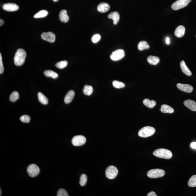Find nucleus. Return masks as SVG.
I'll use <instances>...</instances> for the list:
<instances>
[{
    "instance_id": "f257e3e1",
    "label": "nucleus",
    "mask_w": 196,
    "mask_h": 196,
    "mask_svg": "<svg viewBox=\"0 0 196 196\" xmlns=\"http://www.w3.org/2000/svg\"><path fill=\"white\" fill-rule=\"evenodd\" d=\"M27 54L25 51L21 48L18 49L14 58L15 64L17 66H22L25 61Z\"/></svg>"
},
{
    "instance_id": "f03ea898",
    "label": "nucleus",
    "mask_w": 196,
    "mask_h": 196,
    "mask_svg": "<svg viewBox=\"0 0 196 196\" xmlns=\"http://www.w3.org/2000/svg\"><path fill=\"white\" fill-rule=\"evenodd\" d=\"M153 154L157 157L165 159H171L173 156L172 153L165 149H159L154 151Z\"/></svg>"
},
{
    "instance_id": "7ed1b4c3",
    "label": "nucleus",
    "mask_w": 196,
    "mask_h": 196,
    "mask_svg": "<svg viewBox=\"0 0 196 196\" xmlns=\"http://www.w3.org/2000/svg\"><path fill=\"white\" fill-rule=\"evenodd\" d=\"M155 132V130L151 126H145L139 130L138 135L140 137L146 138L152 136Z\"/></svg>"
},
{
    "instance_id": "20e7f679",
    "label": "nucleus",
    "mask_w": 196,
    "mask_h": 196,
    "mask_svg": "<svg viewBox=\"0 0 196 196\" xmlns=\"http://www.w3.org/2000/svg\"><path fill=\"white\" fill-rule=\"evenodd\" d=\"M165 174V173L164 170L159 169H154L148 171L147 176L150 178H156L162 177Z\"/></svg>"
},
{
    "instance_id": "39448f33",
    "label": "nucleus",
    "mask_w": 196,
    "mask_h": 196,
    "mask_svg": "<svg viewBox=\"0 0 196 196\" xmlns=\"http://www.w3.org/2000/svg\"><path fill=\"white\" fill-rule=\"evenodd\" d=\"M118 174V170L117 167L113 166H110L107 167L105 171V175L109 179H114Z\"/></svg>"
},
{
    "instance_id": "423d86ee",
    "label": "nucleus",
    "mask_w": 196,
    "mask_h": 196,
    "mask_svg": "<svg viewBox=\"0 0 196 196\" xmlns=\"http://www.w3.org/2000/svg\"><path fill=\"white\" fill-rule=\"evenodd\" d=\"M191 0H177L173 4L171 8L174 10H177L187 6Z\"/></svg>"
},
{
    "instance_id": "0eeeda50",
    "label": "nucleus",
    "mask_w": 196,
    "mask_h": 196,
    "mask_svg": "<svg viewBox=\"0 0 196 196\" xmlns=\"http://www.w3.org/2000/svg\"><path fill=\"white\" fill-rule=\"evenodd\" d=\"M40 170L37 165L32 164L29 165L27 169V172L28 175L31 177H35L40 173Z\"/></svg>"
},
{
    "instance_id": "6e6552de",
    "label": "nucleus",
    "mask_w": 196,
    "mask_h": 196,
    "mask_svg": "<svg viewBox=\"0 0 196 196\" xmlns=\"http://www.w3.org/2000/svg\"><path fill=\"white\" fill-rule=\"evenodd\" d=\"M86 138L82 135L74 136L72 140L73 145L76 146L83 145L86 144Z\"/></svg>"
},
{
    "instance_id": "1a4fd4ad",
    "label": "nucleus",
    "mask_w": 196,
    "mask_h": 196,
    "mask_svg": "<svg viewBox=\"0 0 196 196\" xmlns=\"http://www.w3.org/2000/svg\"><path fill=\"white\" fill-rule=\"evenodd\" d=\"M125 56V52L123 50L118 49L116 50L112 53L110 55V58L112 60L118 61L122 59Z\"/></svg>"
},
{
    "instance_id": "9d476101",
    "label": "nucleus",
    "mask_w": 196,
    "mask_h": 196,
    "mask_svg": "<svg viewBox=\"0 0 196 196\" xmlns=\"http://www.w3.org/2000/svg\"><path fill=\"white\" fill-rule=\"evenodd\" d=\"M41 38L43 40L52 43L54 42L56 37L54 33L51 32H43L42 33Z\"/></svg>"
},
{
    "instance_id": "9b49d317",
    "label": "nucleus",
    "mask_w": 196,
    "mask_h": 196,
    "mask_svg": "<svg viewBox=\"0 0 196 196\" xmlns=\"http://www.w3.org/2000/svg\"><path fill=\"white\" fill-rule=\"evenodd\" d=\"M3 9L7 11H15L18 10L19 7L15 3H7L3 5Z\"/></svg>"
},
{
    "instance_id": "f8f14e48",
    "label": "nucleus",
    "mask_w": 196,
    "mask_h": 196,
    "mask_svg": "<svg viewBox=\"0 0 196 196\" xmlns=\"http://www.w3.org/2000/svg\"><path fill=\"white\" fill-rule=\"evenodd\" d=\"M177 87L181 91L185 92L190 93L192 92L193 90V88L190 85L183 84L178 83L177 85Z\"/></svg>"
},
{
    "instance_id": "ddd939ff",
    "label": "nucleus",
    "mask_w": 196,
    "mask_h": 196,
    "mask_svg": "<svg viewBox=\"0 0 196 196\" xmlns=\"http://www.w3.org/2000/svg\"><path fill=\"white\" fill-rule=\"evenodd\" d=\"M110 9L109 4L106 3L102 2L100 3L97 7L98 11L101 13H105L108 11Z\"/></svg>"
},
{
    "instance_id": "4468645a",
    "label": "nucleus",
    "mask_w": 196,
    "mask_h": 196,
    "mask_svg": "<svg viewBox=\"0 0 196 196\" xmlns=\"http://www.w3.org/2000/svg\"><path fill=\"white\" fill-rule=\"evenodd\" d=\"M184 104L188 108L193 111H196V102L191 100H187L184 102Z\"/></svg>"
},
{
    "instance_id": "2eb2a0df",
    "label": "nucleus",
    "mask_w": 196,
    "mask_h": 196,
    "mask_svg": "<svg viewBox=\"0 0 196 196\" xmlns=\"http://www.w3.org/2000/svg\"><path fill=\"white\" fill-rule=\"evenodd\" d=\"M108 18L112 19L113 21V24L116 25L119 21L120 19V14L118 12L114 11L109 13L108 15Z\"/></svg>"
},
{
    "instance_id": "dca6fc26",
    "label": "nucleus",
    "mask_w": 196,
    "mask_h": 196,
    "mask_svg": "<svg viewBox=\"0 0 196 196\" xmlns=\"http://www.w3.org/2000/svg\"><path fill=\"white\" fill-rule=\"evenodd\" d=\"M185 32V28L183 25H179L176 28L174 34L175 36L178 37H181L184 35Z\"/></svg>"
},
{
    "instance_id": "f3484780",
    "label": "nucleus",
    "mask_w": 196,
    "mask_h": 196,
    "mask_svg": "<svg viewBox=\"0 0 196 196\" xmlns=\"http://www.w3.org/2000/svg\"><path fill=\"white\" fill-rule=\"evenodd\" d=\"M75 92L74 90H71L69 91L65 97L64 102L66 104H69L72 101L75 96Z\"/></svg>"
},
{
    "instance_id": "a211bd4d",
    "label": "nucleus",
    "mask_w": 196,
    "mask_h": 196,
    "mask_svg": "<svg viewBox=\"0 0 196 196\" xmlns=\"http://www.w3.org/2000/svg\"><path fill=\"white\" fill-rule=\"evenodd\" d=\"M60 21L64 23H67L69 20V17L67 15V11L63 9L60 12L59 14Z\"/></svg>"
},
{
    "instance_id": "6ab92c4d",
    "label": "nucleus",
    "mask_w": 196,
    "mask_h": 196,
    "mask_svg": "<svg viewBox=\"0 0 196 196\" xmlns=\"http://www.w3.org/2000/svg\"><path fill=\"white\" fill-rule=\"evenodd\" d=\"M180 67L181 70L184 74L188 76H191L192 75L191 71L189 70L188 68L186 66L184 61L182 60L181 62Z\"/></svg>"
},
{
    "instance_id": "aec40b11",
    "label": "nucleus",
    "mask_w": 196,
    "mask_h": 196,
    "mask_svg": "<svg viewBox=\"0 0 196 196\" xmlns=\"http://www.w3.org/2000/svg\"><path fill=\"white\" fill-rule=\"evenodd\" d=\"M147 61L152 65H156L160 62V59L158 57L150 56L147 58Z\"/></svg>"
},
{
    "instance_id": "412c9836",
    "label": "nucleus",
    "mask_w": 196,
    "mask_h": 196,
    "mask_svg": "<svg viewBox=\"0 0 196 196\" xmlns=\"http://www.w3.org/2000/svg\"><path fill=\"white\" fill-rule=\"evenodd\" d=\"M161 112L163 113H172L174 111V109L168 105L163 104L162 105L161 108Z\"/></svg>"
},
{
    "instance_id": "4be33fe9",
    "label": "nucleus",
    "mask_w": 196,
    "mask_h": 196,
    "mask_svg": "<svg viewBox=\"0 0 196 196\" xmlns=\"http://www.w3.org/2000/svg\"><path fill=\"white\" fill-rule=\"evenodd\" d=\"M39 102L43 105H47L48 103V98L42 93L39 92L37 94Z\"/></svg>"
},
{
    "instance_id": "5701e85b",
    "label": "nucleus",
    "mask_w": 196,
    "mask_h": 196,
    "mask_svg": "<svg viewBox=\"0 0 196 196\" xmlns=\"http://www.w3.org/2000/svg\"><path fill=\"white\" fill-rule=\"evenodd\" d=\"M143 104L147 107L153 108L156 105V102L155 100H150L148 99H145L143 101Z\"/></svg>"
},
{
    "instance_id": "b1692460",
    "label": "nucleus",
    "mask_w": 196,
    "mask_h": 196,
    "mask_svg": "<svg viewBox=\"0 0 196 196\" xmlns=\"http://www.w3.org/2000/svg\"><path fill=\"white\" fill-rule=\"evenodd\" d=\"M150 47L148 43L145 41H141L139 42L138 45V48L139 50L141 51L143 50L148 49Z\"/></svg>"
},
{
    "instance_id": "393cba45",
    "label": "nucleus",
    "mask_w": 196,
    "mask_h": 196,
    "mask_svg": "<svg viewBox=\"0 0 196 196\" xmlns=\"http://www.w3.org/2000/svg\"><path fill=\"white\" fill-rule=\"evenodd\" d=\"M44 74L46 76L51 77L54 79H55L58 77L57 73L51 70H47L44 71Z\"/></svg>"
},
{
    "instance_id": "a878e982",
    "label": "nucleus",
    "mask_w": 196,
    "mask_h": 196,
    "mask_svg": "<svg viewBox=\"0 0 196 196\" xmlns=\"http://www.w3.org/2000/svg\"><path fill=\"white\" fill-rule=\"evenodd\" d=\"M93 87L90 86L86 85L84 87L83 92L85 95L90 96L92 94Z\"/></svg>"
},
{
    "instance_id": "bb28decb",
    "label": "nucleus",
    "mask_w": 196,
    "mask_h": 196,
    "mask_svg": "<svg viewBox=\"0 0 196 196\" xmlns=\"http://www.w3.org/2000/svg\"><path fill=\"white\" fill-rule=\"evenodd\" d=\"M19 97L18 92L17 91L13 92L9 96V100L11 102H14L17 100Z\"/></svg>"
},
{
    "instance_id": "cd10ccee",
    "label": "nucleus",
    "mask_w": 196,
    "mask_h": 196,
    "mask_svg": "<svg viewBox=\"0 0 196 196\" xmlns=\"http://www.w3.org/2000/svg\"><path fill=\"white\" fill-rule=\"evenodd\" d=\"M48 14V12L45 10H43L38 12L34 15V18H41L46 17Z\"/></svg>"
},
{
    "instance_id": "c85d7f7f",
    "label": "nucleus",
    "mask_w": 196,
    "mask_h": 196,
    "mask_svg": "<svg viewBox=\"0 0 196 196\" xmlns=\"http://www.w3.org/2000/svg\"><path fill=\"white\" fill-rule=\"evenodd\" d=\"M188 185L190 187H196V175H193L191 177L188 182Z\"/></svg>"
},
{
    "instance_id": "c756f323",
    "label": "nucleus",
    "mask_w": 196,
    "mask_h": 196,
    "mask_svg": "<svg viewBox=\"0 0 196 196\" xmlns=\"http://www.w3.org/2000/svg\"><path fill=\"white\" fill-rule=\"evenodd\" d=\"M113 86L116 88L120 89L125 87V84L122 82L115 80L113 82Z\"/></svg>"
},
{
    "instance_id": "7c9ffc66",
    "label": "nucleus",
    "mask_w": 196,
    "mask_h": 196,
    "mask_svg": "<svg viewBox=\"0 0 196 196\" xmlns=\"http://www.w3.org/2000/svg\"><path fill=\"white\" fill-rule=\"evenodd\" d=\"M68 65V62L67 61L64 60L62 61L57 63L56 64V67L59 69H63L66 67Z\"/></svg>"
},
{
    "instance_id": "2f4dec72",
    "label": "nucleus",
    "mask_w": 196,
    "mask_h": 196,
    "mask_svg": "<svg viewBox=\"0 0 196 196\" xmlns=\"http://www.w3.org/2000/svg\"><path fill=\"white\" fill-rule=\"evenodd\" d=\"M87 181V176L85 174H82L80 177V181H79L80 184L82 186H84L86 184Z\"/></svg>"
},
{
    "instance_id": "473e14b6",
    "label": "nucleus",
    "mask_w": 196,
    "mask_h": 196,
    "mask_svg": "<svg viewBox=\"0 0 196 196\" xmlns=\"http://www.w3.org/2000/svg\"><path fill=\"white\" fill-rule=\"evenodd\" d=\"M58 196H69L68 193L67 191L64 189H60L58 191L57 193Z\"/></svg>"
},
{
    "instance_id": "72a5a7b5",
    "label": "nucleus",
    "mask_w": 196,
    "mask_h": 196,
    "mask_svg": "<svg viewBox=\"0 0 196 196\" xmlns=\"http://www.w3.org/2000/svg\"><path fill=\"white\" fill-rule=\"evenodd\" d=\"M101 36L99 34H96L92 37V41L93 43H96L98 42L100 40Z\"/></svg>"
},
{
    "instance_id": "f704fd0d",
    "label": "nucleus",
    "mask_w": 196,
    "mask_h": 196,
    "mask_svg": "<svg viewBox=\"0 0 196 196\" xmlns=\"http://www.w3.org/2000/svg\"><path fill=\"white\" fill-rule=\"evenodd\" d=\"M20 119L23 122L29 123L30 121L31 118L29 116L24 115L20 117Z\"/></svg>"
},
{
    "instance_id": "c9c22d12",
    "label": "nucleus",
    "mask_w": 196,
    "mask_h": 196,
    "mask_svg": "<svg viewBox=\"0 0 196 196\" xmlns=\"http://www.w3.org/2000/svg\"><path fill=\"white\" fill-rule=\"evenodd\" d=\"M4 71V68L2 62V54L0 53V74H2Z\"/></svg>"
},
{
    "instance_id": "e433bc0d",
    "label": "nucleus",
    "mask_w": 196,
    "mask_h": 196,
    "mask_svg": "<svg viewBox=\"0 0 196 196\" xmlns=\"http://www.w3.org/2000/svg\"><path fill=\"white\" fill-rule=\"evenodd\" d=\"M148 196H157V195L156 194L155 192L151 191L149 193L148 195H147Z\"/></svg>"
},
{
    "instance_id": "4c0bfd02",
    "label": "nucleus",
    "mask_w": 196,
    "mask_h": 196,
    "mask_svg": "<svg viewBox=\"0 0 196 196\" xmlns=\"http://www.w3.org/2000/svg\"><path fill=\"white\" fill-rule=\"evenodd\" d=\"M191 147V148L194 149H196V142H193L191 143L190 144Z\"/></svg>"
},
{
    "instance_id": "58836bf2",
    "label": "nucleus",
    "mask_w": 196,
    "mask_h": 196,
    "mask_svg": "<svg viewBox=\"0 0 196 196\" xmlns=\"http://www.w3.org/2000/svg\"><path fill=\"white\" fill-rule=\"evenodd\" d=\"M166 42L167 44H169L170 43V38L169 37H167L166 39Z\"/></svg>"
},
{
    "instance_id": "ea45409f",
    "label": "nucleus",
    "mask_w": 196,
    "mask_h": 196,
    "mask_svg": "<svg viewBox=\"0 0 196 196\" xmlns=\"http://www.w3.org/2000/svg\"><path fill=\"white\" fill-rule=\"evenodd\" d=\"M4 23H5V21L2 19H1L0 20V26H2L4 24Z\"/></svg>"
},
{
    "instance_id": "a19ab883",
    "label": "nucleus",
    "mask_w": 196,
    "mask_h": 196,
    "mask_svg": "<svg viewBox=\"0 0 196 196\" xmlns=\"http://www.w3.org/2000/svg\"><path fill=\"white\" fill-rule=\"evenodd\" d=\"M0 191H1V192H0V193H1V194H0V196H1V195H2V191H1V189H0Z\"/></svg>"
},
{
    "instance_id": "79ce46f5",
    "label": "nucleus",
    "mask_w": 196,
    "mask_h": 196,
    "mask_svg": "<svg viewBox=\"0 0 196 196\" xmlns=\"http://www.w3.org/2000/svg\"><path fill=\"white\" fill-rule=\"evenodd\" d=\"M53 1L54 2H58V1H59V0H53Z\"/></svg>"
},
{
    "instance_id": "37998d69",
    "label": "nucleus",
    "mask_w": 196,
    "mask_h": 196,
    "mask_svg": "<svg viewBox=\"0 0 196 196\" xmlns=\"http://www.w3.org/2000/svg\"></svg>"
}]
</instances>
